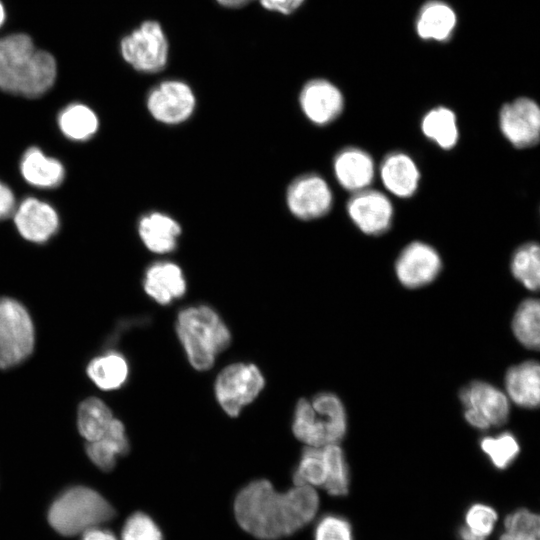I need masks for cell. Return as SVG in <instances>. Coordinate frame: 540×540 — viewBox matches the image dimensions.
<instances>
[{
  "instance_id": "6da1fadb",
  "label": "cell",
  "mask_w": 540,
  "mask_h": 540,
  "mask_svg": "<svg viewBox=\"0 0 540 540\" xmlns=\"http://www.w3.org/2000/svg\"><path fill=\"white\" fill-rule=\"evenodd\" d=\"M319 504L318 493L312 486L294 485L279 492L269 480L257 479L237 493L233 510L244 531L260 540H278L309 524Z\"/></svg>"
},
{
  "instance_id": "7a4b0ae2",
  "label": "cell",
  "mask_w": 540,
  "mask_h": 540,
  "mask_svg": "<svg viewBox=\"0 0 540 540\" xmlns=\"http://www.w3.org/2000/svg\"><path fill=\"white\" fill-rule=\"evenodd\" d=\"M54 57L35 48L26 34L0 39V89L25 97H38L48 91L56 78Z\"/></svg>"
},
{
  "instance_id": "3957f363",
  "label": "cell",
  "mask_w": 540,
  "mask_h": 540,
  "mask_svg": "<svg viewBox=\"0 0 540 540\" xmlns=\"http://www.w3.org/2000/svg\"><path fill=\"white\" fill-rule=\"evenodd\" d=\"M176 333L189 363L199 371L212 367L216 356L231 342V334L219 314L200 304L179 311Z\"/></svg>"
},
{
  "instance_id": "277c9868",
  "label": "cell",
  "mask_w": 540,
  "mask_h": 540,
  "mask_svg": "<svg viewBox=\"0 0 540 540\" xmlns=\"http://www.w3.org/2000/svg\"><path fill=\"white\" fill-rule=\"evenodd\" d=\"M347 429L346 412L333 393H318L310 402L298 400L292 421L295 437L307 446L323 447L338 444Z\"/></svg>"
},
{
  "instance_id": "5b68a950",
  "label": "cell",
  "mask_w": 540,
  "mask_h": 540,
  "mask_svg": "<svg viewBox=\"0 0 540 540\" xmlns=\"http://www.w3.org/2000/svg\"><path fill=\"white\" fill-rule=\"evenodd\" d=\"M114 515L112 506L96 491L74 487L52 504L48 520L56 531L72 536L99 527Z\"/></svg>"
},
{
  "instance_id": "8992f818",
  "label": "cell",
  "mask_w": 540,
  "mask_h": 540,
  "mask_svg": "<svg viewBox=\"0 0 540 540\" xmlns=\"http://www.w3.org/2000/svg\"><path fill=\"white\" fill-rule=\"evenodd\" d=\"M34 328L24 306L14 299L0 298V368H11L33 351Z\"/></svg>"
},
{
  "instance_id": "52a82bcc",
  "label": "cell",
  "mask_w": 540,
  "mask_h": 540,
  "mask_svg": "<svg viewBox=\"0 0 540 540\" xmlns=\"http://www.w3.org/2000/svg\"><path fill=\"white\" fill-rule=\"evenodd\" d=\"M264 385L265 379L257 366L234 363L219 373L214 390L226 414L237 417L241 409L259 395Z\"/></svg>"
},
{
  "instance_id": "ba28073f",
  "label": "cell",
  "mask_w": 540,
  "mask_h": 540,
  "mask_svg": "<svg viewBox=\"0 0 540 540\" xmlns=\"http://www.w3.org/2000/svg\"><path fill=\"white\" fill-rule=\"evenodd\" d=\"M121 54L136 70L161 71L168 58L167 38L156 21H146L121 41Z\"/></svg>"
},
{
  "instance_id": "9c48e42d",
  "label": "cell",
  "mask_w": 540,
  "mask_h": 540,
  "mask_svg": "<svg viewBox=\"0 0 540 540\" xmlns=\"http://www.w3.org/2000/svg\"><path fill=\"white\" fill-rule=\"evenodd\" d=\"M460 400L465 407V419L475 428L500 426L508 419L510 408L506 395L489 383H470L461 389Z\"/></svg>"
},
{
  "instance_id": "30bf717a",
  "label": "cell",
  "mask_w": 540,
  "mask_h": 540,
  "mask_svg": "<svg viewBox=\"0 0 540 540\" xmlns=\"http://www.w3.org/2000/svg\"><path fill=\"white\" fill-rule=\"evenodd\" d=\"M196 99L192 89L179 80H167L154 87L147 98L152 117L166 125H178L193 114Z\"/></svg>"
},
{
  "instance_id": "8fae6325",
  "label": "cell",
  "mask_w": 540,
  "mask_h": 540,
  "mask_svg": "<svg viewBox=\"0 0 540 540\" xmlns=\"http://www.w3.org/2000/svg\"><path fill=\"white\" fill-rule=\"evenodd\" d=\"M333 196L327 182L316 174H306L291 182L286 191V204L291 214L301 220L326 215Z\"/></svg>"
},
{
  "instance_id": "7c38bea8",
  "label": "cell",
  "mask_w": 540,
  "mask_h": 540,
  "mask_svg": "<svg viewBox=\"0 0 540 540\" xmlns=\"http://www.w3.org/2000/svg\"><path fill=\"white\" fill-rule=\"evenodd\" d=\"M499 124L503 135L515 147H531L539 141L540 109L530 98L515 99L501 108Z\"/></svg>"
},
{
  "instance_id": "4fadbf2b",
  "label": "cell",
  "mask_w": 540,
  "mask_h": 540,
  "mask_svg": "<svg viewBox=\"0 0 540 540\" xmlns=\"http://www.w3.org/2000/svg\"><path fill=\"white\" fill-rule=\"evenodd\" d=\"M441 269L437 251L423 242L407 245L399 255L395 270L398 280L407 288H419L432 282Z\"/></svg>"
},
{
  "instance_id": "5bb4252c",
  "label": "cell",
  "mask_w": 540,
  "mask_h": 540,
  "mask_svg": "<svg viewBox=\"0 0 540 540\" xmlns=\"http://www.w3.org/2000/svg\"><path fill=\"white\" fill-rule=\"evenodd\" d=\"M351 220L370 235H379L391 225L393 207L389 199L376 190L363 189L354 193L347 204Z\"/></svg>"
},
{
  "instance_id": "9a60e30c",
  "label": "cell",
  "mask_w": 540,
  "mask_h": 540,
  "mask_svg": "<svg viewBox=\"0 0 540 540\" xmlns=\"http://www.w3.org/2000/svg\"><path fill=\"white\" fill-rule=\"evenodd\" d=\"M299 102L305 116L319 126L335 120L344 105L340 90L324 79L307 82L300 92Z\"/></svg>"
},
{
  "instance_id": "2e32d148",
  "label": "cell",
  "mask_w": 540,
  "mask_h": 540,
  "mask_svg": "<svg viewBox=\"0 0 540 540\" xmlns=\"http://www.w3.org/2000/svg\"><path fill=\"white\" fill-rule=\"evenodd\" d=\"M143 287L155 302L168 305L186 293L187 283L181 267L164 260L154 262L147 268Z\"/></svg>"
},
{
  "instance_id": "e0dca14e",
  "label": "cell",
  "mask_w": 540,
  "mask_h": 540,
  "mask_svg": "<svg viewBox=\"0 0 540 540\" xmlns=\"http://www.w3.org/2000/svg\"><path fill=\"white\" fill-rule=\"evenodd\" d=\"M19 233L27 240L44 242L58 229L56 211L47 203L36 198L25 199L14 214Z\"/></svg>"
},
{
  "instance_id": "ac0fdd59",
  "label": "cell",
  "mask_w": 540,
  "mask_h": 540,
  "mask_svg": "<svg viewBox=\"0 0 540 540\" xmlns=\"http://www.w3.org/2000/svg\"><path fill=\"white\" fill-rule=\"evenodd\" d=\"M334 173L342 187L357 192L366 189L374 177V162L371 156L358 148L341 150L334 159Z\"/></svg>"
},
{
  "instance_id": "d6986e66",
  "label": "cell",
  "mask_w": 540,
  "mask_h": 540,
  "mask_svg": "<svg viewBox=\"0 0 540 540\" xmlns=\"http://www.w3.org/2000/svg\"><path fill=\"white\" fill-rule=\"evenodd\" d=\"M138 232L148 250L156 254H167L176 249L182 230L173 217L155 211L140 219Z\"/></svg>"
},
{
  "instance_id": "ffe728a7",
  "label": "cell",
  "mask_w": 540,
  "mask_h": 540,
  "mask_svg": "<svg viewBox=\"0 0 540 540\" xmlns=\"http://www.w3.org/2000/svg\"><path fill=\"white\" fill-rule=\"evenodd\" d=\"M419 178L420 173L415 162L405 153H391L381 164L384 186L398 197H410L418 187Z\"/></svg>"
},
{
  "instance_id": "44dd1931",
  "label": "cell",
  "mask_w": 540,
  "mask_h": 540,
  "mask_svg": "<svg viewBox=\"0 0 540 540\" xmlns=\"http://www.w3.org/2000/svg\"><path fill=\"white\" fill-rule=\"evenodd\" d=\"M505 386L510 398L524 408H536L540 400V368L529 360L511 367L505 376Z\"/></svg>"
},
{
  "instance_id": "7402d4cb",
  "label": "cell",
  "mask_w": 540,
  "mask_h": 540,
  "mask_svg": "<svg viewBox=\"0 0 540 540\" xmlns=\"http://www.w3.org/2000/svg\"><path fill=\"white\" fill-rule=\"evenodd\" d=\"M129 448L124 425L115 418L100 438L86 444L87 455L96 466L104 471L112 470L117 457L125 455Z\"/></svg>"
},
{
  "instance_id": "603a6c76",
  "label": "cell",
  "mask_w": 540,
  "mask_h": 540,
  "mask_svg": "<svg viewBox=\"0 0 540 540\" xmlns=\"http://www.w3.org/2000/svg\"><path fill=\"white\" fill-rule=\"evenodd\" d=\"M21 173L34 186L52 188L62 182L64 168L58 160L45 156L41 150L33 147L22 158Z\"/></svg>"
},
{
  "instance_id": "cb8c5ba5",
  "label": "cell",
  "mask_w": 540,
  "mask_h": 540,
  "mask_svg": "<svg viewBox=\"0 0 540 540\" xmlns=\"http://www.w3.org/2000/svg\"><path fill=\"white\" fill-rule=\"evenodd\" d=\"M456 25V15L443 2L432 1L422 7L416 29L423 39L443 41L449 38Z\"/></svg>"
},
{
  "instance_id": "d4e9b609",
  "label": "cell",
  "mask_w": 540,
  "mask_h": 540,
  "mask_svg": "<svg viewBox=\"0 0 540 540\" xmlns=\"http://www.w3.org/2000/svg\"><path fill=\"white\" fill-rule=\"evenodd\" d=\"M90 379L103 390L121 387L128 377L125 358L117 352H109L90 361L87 366Z\"/></svg>"
},
{
  "instance_id": "484cf974",
  "label": "cell",
  "mask_w": 540,
  "mask_h": 540,
  "mask_svg": "<svg viewBox=\"0 0 540 540\" xmlns=\"http://www.w3.org/2000/svg\"><path fill=\"white\" fill-rule=\"evenodd\" d=\"M109 407L100 399L90 397L78 408V429L87 442L100 438L113 420Z\"/></svg>"
},
{
  "instance_id": "4316f807",
  "label": "cell",
  "mask_w": 540,
  "mask_h": 540,
  "mask_svg": "<svg viewBox=\"0 0 540 540\" xmlns=\"http://www.w3.org/2000/svg\"><path fill=\"white\" fill-rule=\"evenodd\" d=\"M421 128L426 137L443 149H451L458 140V129L454 112L446 107L428 111L422 119Z\"/></svg>"
},
{
  "instance_id": "83f0119b",
  "label": "cell",
  "mask_w": 540,
  "mask_h": 540,
  "mask_svg": "<svg viewBox=\"0 0 540 540\" xmlns=\"http://www.w3.org/2000/svg\"><path fill=\"white\" fill-rule=\"evenodd\" d=\"M61 131L70 139L83 141L90 138L98 128L95 113L85 105L71 104L59 115Z\"/></svg>"
},
{
  "instance_id": "f1b7e54d",
  "label": "cell",
  "mask_w": 540,
  "mask_h": 540,
  "mask_svg": "<svg viewBox=\"0 0 540 540\" xmlns=\"http://www.w3.org/2000/svg\"><path fill=\"white\" fill-rule=\"evenodd\" d=\"M326 467V481L323 488L331 496H344L349 490V469L344 453L338 444L322 447Z\"/></svg>"
},
{
  "instance_id": "f546056e",
  "label": "cell",
  "mask_w": 540,
  "mask_h": 540,
  "mask_svg": "<svg viewBox=\"0 0 540 540\" xmlns=\"http://www.w3.org/2000/svg\"><path fill=\"white\" fill-rule=\"evenodd\" d=\"M498 514L487 504L475 503L464 515V525L458 529L460 540H486L493 532Z\"/></svg>"
},
{
  "instance_id": "4dcf8cb0",
  "label": "cell",
  "mask_w": 540,
  "mask_h": 540,
  "mask_svg": "<svg viewBox=\"0 0 540 540\" xmlns=\"http://www.w3.org/2000/svg\"><path fill=\"white\" fill-rule=\"evenodd\" d=\"M540 305L536 299L523 301L513 318L512 329L521 344L530 349H538Z\"/></svg>"
},
{
  "instance_id": "1f68e13d",
  "label": "cell",
  "mask_w": 540,
  "mask_h": 540,
  "mask_svg": "<svg viewBox=\"0 0 540 540\" xmlns=\"http://www.w3.org/2000/svg\"><path fill=\"white\" fill-rule=\"evenodd\" d=\"M511 270L514 277L527 289L536 291L540 284V252L536 243L519 247L512 258Z\"/></svg>"
},
{
  "instance_id": "d6a6232c",
  "label": "cell",
  "mask_w": 540,
  "mask_h": 540,
  "mask_svg": "<svg viewBox=\"0 0 540 540\" xmlns=\"http://www.w3.org/2000/svg\"><path fill=\"white\" fill-rule=\"evenodd\" d=\"M326 481V467L322 447L307 446L293 473L294 485L322 486Z\"/></svg>"
},
{
  "instance_id": "836d02e7",
  "label": "cell",
  "mask_w": 540,
  "mask_h": 540,
  "mask_svg": "<svg viewBox=\"0 0 540 540\" xmlns=\"http://www.w3.org/2000/svg\"><path fill=\"white\" fill-rule=\"evenodd\" d=\"M499 540H540L538 514L526 509H517L504 519L503 532Z\"/></svg>"
},
{
  "instance_id": "e575fe53",
  "label": "cell",
  "mask_w": 540,
  "mask_h": 540,
  "mask_svg": "<svg viewBox=\"0 0 540 540\" xmlns=\"http://www.w3.org/2000/svg\"><path fill=\"white\" fill-rule=\"evenodd\" d=\"M480 446L497 469L507 468L515 460L520 450L516 437L509 432H504L496 437H484Z\"/></svg>"
},
{
  "instance_id": "d590c367",
  "label": "cell",
  "mask_w": 540,
  "mask_h": 540,
  "mask_svg": "<svg viewBox=\"0 0 540 540\" xmlns=\"http://www.w3.org/2000/svg\"><path fill=\"white\" fill-rule=\"evenodd\" d=\"M122 540H164L163 534L155 521L143 512H136L125 522Z\"/></svg>"
},
{
  "instance_id": "8d00e7d4",
  "label": "cell",
  "mask_w": 540,
  "mask_h": 540,
  "mask_svg": "<svg viewBox=\"0 0 540 540\" xmlns=\"http://www.w3.org/2000/svg\"><path fill=\"white\" fill-rule=\"evenodd\" d=\"M313 536L314 540H354L349 521L336 514L321 517L315 525Z\"/></svg>"
},
{
  "instance_id": "74e56055",
  "label": "cell",
  "mask_w": 540,
  "mask_h": 540,
  "mask_svg": "<svg viewBox=\"0 0 540 540\" xmlns=\"http://www.w3.org/2000/svg\"><path fill=\"white\" fill-rule=\"evenodd\" d=\"M259 2L267 10L288 15L299 8L304 0H259Z\"/></svg>"
},
{
  "instance_id": "f35d334b",
  "label": "cell",
  "mask_w": 540,
  "mask_h": 540,
  "mask_svg": "<svg viewBox=\"0 0 540 540\" xmlns=\"http://www.w3.org/2000/svg\"><path fill=\"white\" fill-rule=\"evenodd\" d=\"M15 207L13 192L0 182V219L9 216Z\"/></svg>"
},
{
  "instance_id": "ab89813d",
  "label": "cell",
  "mask_w": 540,
  "mask_h": 540,
  "mask_svg": "<svg viewBox=\"0 0 540 540\" xmlns=\"http://www.w3.org/2000/svg\"><path fill=\"white\" fill-rule=\"evenodd\" d=\"M81 540H117L114 534L99 527L92 528L82 534Z\"/></svg>"
},
{
  "instance_id": "60d3db41",
  "label": "cell",
  "mask_w": 540,
  "mask_h": 540,
  "mask_svg": "<svg viewBox=\"0 0 540 540\" xmlns=\"http://www.w3.org/2000/svg\"><path fill=\"white\" fill-rule=\"evenodd\" d=\"M220 5L230 8H238L246 5L251 0H216Z\"/></svg>"
},
{
  "instance_id": "b9f144b4",
  "label": "cell",
  "mask_w": 540,
  "mask_h": 540,
  "mask_svg": "<svg viewBox=\"0 0 540 540\" xmlns=\"http://www.w3.org/2000/svg\"><path fill=\"white\" fill-rule=\"evenodd\" d=\"M5 20V11L3 5L0 3V26L3 24Z\"/></svg>"
}]
</instances>
